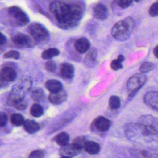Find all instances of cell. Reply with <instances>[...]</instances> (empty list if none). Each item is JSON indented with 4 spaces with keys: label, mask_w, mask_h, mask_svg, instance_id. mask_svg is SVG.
Listing matches in <instances>:
<instances>
[{
    "label": "cell",
    "mask_w": 158,
    "mask_h": 158,
    "mask_svg": "<svg viewBox=\"0 0 158 158\" xmlns=\"http://www.w3.org/2000/svg\"><path fill=\"white\" fill-rule=\"evenodd\" d=\"M50 10L60 27L65 29L77 26L84 12V8L81 4L67 3L62 1L51 2Z\"/></svg>",
    "instance_id": "6da1fadb"
},
{
    "label": "cell",
    "mask_w": 158,
    "mask_h": 158,
    "mask_svg": "<svg viewBox=\"0 0 158 158\" xmlns=\"http://www.w3.org/2000/svg\"><path fill=\"white\" fill-rule=\"evenodd\" d=\"M124 130L127 137L136 143H148L153 136L146 127L139 123H129L125 125Z\"/></svg>",
    "instance_id": "7a4b0ae2"
},
{
    "label": "cell",
    "mask_w": 158,
    "mask_h": 158,
    "mask_svg": "<svg viewBox=\"0 0 158 158\" xmlns=\"http://www.w3.org/2000/svg\"><path fill=\"white\" fill-rule=\"evenodd\" d=\"M135 25L134 19L131 17H127L114 25L111 29V35L117 40L125 41L131 36Z\"/></svg>",
    "instance_id": "3957f363"
},
{
    "label": "cell",
    "mask_w": 158,
    "mask_h": 158,
    "mask_svg": "<svg viewBox=\"0 0 158 158\" xmlns=\"http://www.w3.org/2000/svg\"><path fill=\"white\" fill-rule=\"evenodd\" d=\"M147 76L143 73H136L131 76L127 81V88L130 91L129 98H131L136 92L146 83Z\"/></svg>",
    "instance_id": "277c9868"
},
{
    "label": "cell",
    "mask_w": 158,
    "mask_h": 158,
    "mask_svg": "<svg viewBox=\"0 0 158 158\" xmlns=\"http://www.w3.org/2000/svg\"><path fill=\"white\" fill-rule=\"evenodd\" d=\"M138 123L144 125L153 136H158V118L151 115H143L139 118Z\"/></svg>",
    "instance_id": "5b68a950"
},
{
    "label": "cell",
    "mask_w": 158,
    "mask_h": 158,
    "mask_svg": "<svg viewBox=\"0 0 158 158\" xmlns=\"http://www.w3.org/2000/svg\"><path fill=\"white\" fill-rule=\"evenodd\" d=\"M28 31L33 38L40 41L46 40L49 38V33L48 30L41 24L32 23L28 27Z\"/></svg>",
    "instance_id": "8992f818"
},
{
    "label": "cell",
    "mask_w": 158,
    "mask_h": 158,
    "mask_svg": "<svg viewBox=\"0 0 158 158\" xmlns=\"http://www.w3.org/2000/svg\"><path fill=\"white\" fill-rule=\"evenodd\" d=\"M9 14L15 19L17 25L23 26L27 25L29 22V19L27 14L19 7L16 6L11 7L8 10Z\"/></svg>",
    "instance_id": "52a82bcc"
},
{
    "label": "cell",
    "mask_w": 158,
    "mask_h": 158,
    "mask_svg": "<svg viewBox=\"0 0 158 158\" xmlns=\"http://www.w3.org/2000/svg\"><path fill=\"white\" fill-rule=\"evenodd\" d=\"M111 126V121L108 118L99 116L96 117L93 122L91 127L98 132L103 133L107 131Z\"/></svg>",
    "instance_id": "ba28073f"
},
{
    "label": "cell",
    "mask_w": 158,
    "mask_h": 158,
    "mask_svg": "<svg viewBox=\"0 0 158 158\" xmlns=\"http://www.w3.org/2000/svg\"><path fill=\"white\" fill-rule=\"evenodd\" d=\"M143 100L147 106L158 112V91L147 92L144 95Z\"/></svg>",
    "instance_id": "9c48e42d"
},
{
    "label": "cell",
    "mask_w": 158,
    "mask_h": 158,
    "mask_svg": "<svg viewBox=\"0 0 158 158\" xmlns=\"http://www.w3.org/2000/svg\"><path fill=\"white\" fill-rule=\"evenodd\" d=\"M129 152L133 158H158V153L152 151L131 148Z\"/></svg>",
    "instance_id": "30bf717a"
},
{
    "label": "cell",
    "mask_w": 158,
    "mask_h": 158,
    "mask_svg": "<svg viewBox=\"0 0 158 158\" xmlns=\"http://www.w3.org/2000/svg\"><path fill=\"white\" fill-rule=\"evenodd\" d=\"M30 85V81L28 80L18 83L13 89L12 98H23L24 94L29 89Z\"/></svg>",
    "instance_id": "8fae6325"
},
{
    "label": "cell",
    "mask_w": 158,
    "mask_h": 158,
    "mask_svg": "<svg viewBox=\"0 0 158 158\" xmlns=\"http://www.w3.org/2000/svg\"><path fill=\"white\" fill-rule=\"evenodd\" d=\"M93 14L96 19L104 20L108 17V9L104 4L99 3L94 6L93 9Z\"/></svg>",
    "instance_id": "7c38bea8"
},
{
    "label": "cell",
    "mask_w": 158,
    "mask_h": 158,
    "mask_svg": "<svg viewBox=\"0 0 158 158\" xmlns=\"http://www.w3.org/2000/svg\"><path fill=\"white\" fill-rule=\"evenodd\" d=\"M81 149L77 148L73 144H70L62 146L60 149L59 152L62 157H71L78 155L81 152Z\"/></svg>",
    "instance_id": "4fadbf2b"
},
{
    "label": "cell",
    "mask_w": 158,
    "mask_h": 158,
    "mask_svg": "<svg viewBox=\"0 0 158 158\" xmlns=\"http://www.w3.org/2000/svg\"><path fill=\"white\" fill-rule=\"evenodd\" d=\"M12 40L15 44L22 47H30L33 44L31 40L28 35L22 33L14 35Z\"/></svg>",
    "instance_id": "5bb4252c"
},
{
    "label": "cell",
    "mask_w": 158,
    "mask_h": 158,
    "mask_svg": "<svg viewBox=\"0 0 158 158\" xmlns=\"http://www.w3.org/2000/svg\"><path fill=\"white\" fill-rule=\"evenodd\" d=\"M17 77L16 72L9 67H3L0 71V78L5 81H14Z\"/></svg>",
    "instance_id": "9a60e30c"
},
{
    "label": "cell",
    "mask_w": 158,
    "mask_h": 158,
    "mask_svg": "<svg viewBox=\"0 0 158 158\" xmlns=\"http://www.w3.org/2000/svg\"><path fill=\"white\" fill-rule=\"evenodd\" d=\"M74 48L79 53L84 54L90 48V43L86 38H80L74 43Z\"/></svg>",
    "instance_id": "2e32d148"
},
{
    "label": "cell",
    "mask_w": 158,
    "mask_h": 158,
    "mask_svg": "<svg viewBox=\"0 0 158 158\" xmlns=\"http://www.w3.org/2000/svg\"><path fill=\"white\" fill-rule=\"evenodd\" d=\"M67 94L65 90L62 89L61 91L57 93H52L48 96V99L53 104L58 105L64 102L67 99Z\"/></svg>",
    "instance_id": "e0dca14e"
},
{
    "label": "cell",
    "mask_w": 158,
    "mask_h": 158,
    "mask_svg": "<svg viewBox=\"0 0 158 158\" xmlns=\"http://www.w3.org/2000/svg\"><path fill=\"white\" fill-rule=\"evenodd\" d=\"M97 58V49L96 48H91L89 49L84 59V64L88 67H93L96 64Z\"/></svg>",
    "instance_id": "ac0fdd59"
},
{
    "label": "cell",
    "mask_w": 158,
    "mask_h": 158,
    "mask_svg": "<svg viewBox=\"0 0 158 158\" xmlns=\"http://www.w3.org/2000/svg\"><path fill=\"white\" fill-rule=\"evenodd\" d=\"M60 74L65 79H71L74 75V67L69 63H64L60 67Z\"/></svg>",
    "instance_id": "d6986e66"
},
{
    "label": "cell",
    "mask_w": 158,
    "mask_h": 158,
    "mask_svg": "<svg viewBox=\"0 0 158 158\" xmlns=\"http://www.w3.org/2000/svg\"><path fill=\"white\" fill-rule=\"evenodd\" d=\"M46 89L52 93H57L62 89V83L56 80H49L45 83Z\"/></svg>",
    "instance_id": "ffe728a7"
},
{
    "label": "cell",
    "mask_w": 158,
    "mask_h": 158,
    "mask_svg": "<svg viewBox=\"0 0 158 158\" xmlns=\"http://www.w3.org/2000/svg\"><path fill=\"white\" fill-rule=\"evenodd\" d=\"M84 149L88 154L94 155L99 152L101 147L98 143L94 141H88L85 145Z\"/></svg>",
    "instance_id": "44dd1931"
},
{
    "label": "cell",
    "mask_w": 158,
    "mask_h": 158,
    "mask_svg": "<svg viewBox=\"0 0 158 158\" xmlns=\"http://www.w3.org/2000/svg\"><path fill=\"white\" fill-rule=\"evenodd\" d=\"M23 127L28 133H34L40 129V125L37 122L31 120H26L23 123Z\"/></svg>",
    "instance_id": "7402d4cb"
},
{
    "label": "cell",
    "mask_w": 158,
    "mask_h": 158,
    "mask_svg": "<svg viewBox=\"0 0 158 158\" xmlns=\"http://www.w3.org/2000/svg\"><path fill=\"white\" fill-rule=\"evenodd\" d=\"M70 139V136L69 134L66 132H60L54 138V141L59 146H64L68 144Z\"/></svg>",
    "instance_id": "603a6c76"
},
{
    "label": "cell",
    "mask_w": 158,
    "mask_h": 158,
    "mask_svg": "<svg viewBox=\"0 0 158 158\" xmlns=\"http://www.w3.org/2000/svg\"><path fill=\"white\" fill-rule=\"evenodd\" d=\"M59 51L56 48H49L44 50L42 54L41 57L44 59H51L59 54Z\"/></svg>",
    "instance_id": "cb8c5ba5"
},
{
    "label": "cell",
    "mask_w": 158,
    "mask_h": 158,
    "mask_svg": "<svg viewBox=\"0 0 158 158\" xmlns=\"http://www.w3.org/2000/svg\"><path fill=\"white\" fill-rule=\"evenodd\" d=\"M12 104L19 110H23L27 107V101L23 98H12Z\"/></svg>",
    "instance_id": "d4e9b609"
},
{
    "label": "cell",
    "mask_w": 158,
    "mask_h": 158,
    "mask_svg": "<svg viewBox=\"0 0 158 158\" xmlns=\"http://www.w3.org/2000/svg\"><path fill=\"white\" fill-rule=\"evenodd\" d=\"M30 114L35 117H40L43 114V107L39 104H34L30 109Z\"/></svg>",
    "instance_id": "484cf974"
},
{
    "label": "cell",
    "mask_w": 158,
    "mask_h": 158,
    "mask_svg": "<svg viewBox=\"0 0 158 158\" xmlns=\"http://www.w3.org/2000/svg\"><path fill=\"white\" fill-rule=\"evenodd\" d=\"M87 141H88V140L85 136H80L75 138L73 139L72 144L75 146H76L77 148L82 150L83 149H84L85 145Z\"/></svg>",
    "instance_id": "4316f807"
},
{
    "label": "cell",
    "mask_w": 158,
    "mask_h": 158,
    "mask_svg": "<svg viewBox=\"0 0 158 158\" xmlns=\"http://www.w3.org/2000/svg\"><path fill=\"white\" fill-rule=\"evenodd\" d=\"M11 123L15 126H20L23 125L24 122L23 117L18 113L13 114L10 117Z\"/></svg>",
    "instance_id": "83f0119b"
},
{
    "label": "cell",
    "mask_w": 158,
    "mask_h": 158,
    "mask_svg": "<svg viewBox=\"0 0 158 158\" xmlns=\"http://www.w3.org/2000/svg\"><path fill=\"white\" fill-rule=\"evenodd\" d=\"M109 104L111 109H117L120 107L121 105L120 99L117 96H112L109 98Z\"/></svg>",
    "instance_id": "f1b7e54d"
},
{
    "label": "cell",
    "mask_w": 158,
    "mask_h": 158,
    "mask_svg": "<svg viewBox=\"0 0 158 158\" xmlns=\"http://www.w3.org/2000/svg\"><path fill=\"white\" fill-rule=\"evenodd\" d=\"M154 67V65L152 62H145L140 65V67L139 68V70L141 73L144 74V73H146L152 70Z\"/></svg>",
    "instance_id": "f546056e"
},
{
    "label": "cell",
    "mask_w": 158,
    "mask_h": 158,
    "mask_svg": "<svg viewBox=\"0 0 158 158\" xmlns=\"http://www.w3.org/2000/svg\"><path fill=\"white\" fill-rule=\"evenodd\" d=\"M44 98V93L41 89H36L31 93V98L36 101H40Z\"/></svg>",
    "instance_id": "4dcf8cb0"
},
{
    "label": "cell",
    "mask_w": 158,
    "mask_h": 158,
    "mask_svg": "<svg viewBox=\"0 0 158 158\" xmlns=\"http://www.w3.org/2000/svg\"><path fill=\"white\" fill-rule=\"evenodd\" d=\"M149 14L151 17L158 16V2L153 3L149 9Z\"/></svg>",
    "instance_id": "1f68e13d"
},
{
    "label": "cell",
    "mask_w": 158,
    "mask_h": 158,
    "mask_svg": "<svg viewBox=\"0 0 158 158\" xmlns=\"http://www.w3.org/2000/svg\"><path fill=\"white\" fill-rule=\"evenodd\" d=\"M5 58H13L14 59H18L20 57V54L18 51L15 50H11L6 52L4 55Z\"/></svg>",
    "instance_id": "d6a6232c"
},
{
    "label": "cell",
    "mask_w": 158,
    "mask_h": 158,
    "mask_svg": "<svg viewBox=\"0 0 158 158\" xmlns=\"http://www.w3.org/2000/svg\"><path fill=\"white\" fill-rule=\"evenodd\" d=\"M133 1L131 0H119L117 2V5L122 9L128 8L131 6Z\"/></svg>",
    "instance_id": "836d02e7"
},
{
    "label": "cell",
    "mask_w": 158,
    "mask_h": 158,
    "mask_svg": "<svg viewBox=\"0 0 158 158\" xmlns=\"http://www.w3.org/2000/svg\"><path fill=\"white\" fill-rule=\"evenodd\" d=\"M45 69L49 72H54L56 69V64L52 60H49L45 64Z\"/></svg>",
    "instance_id": "e575fe53"
},
{
    "label": "cell",
    "mask_w": 158,
    "mask_h": 158,
    "mask_svg": "<svg viewBox=\"0 0 158 158\" xmlns=\"http://www.w3.org/2000/svg\"><path fill=\"white\" fill-rule=\"evenodd\" d=\"M44 152L41 150H34L31 152L28 158H43Z\"/></svg>",
    "instance_id": "d590c367"
},
{
    "label": "cell",
    "mask_w": 158,
    "mask_h": 158,
    "mask_svg": "<svg viewBox=\"0 0 158 158\" xmlns=\"http://www.w3.org/2000/svg\"><path fill=\"white\" fill-rule=\"evenodd\" d=\"M110 67L114 70H118L122 68V62L118 60L117 59H114L111 62Z\"/></svg>",
    "instance_id": "8d00e7d4"
},
{
    "label": "cell",
    "mask_w": 158,
    "mask_h": 158,
    "mask_svg": "<svg viewBox=\"0 0 158 158\" xmlns=\"http://www.w3.org/2000/svg\"><path fill=\"white\" fill-rule=\"evenodd\" d=\"M7 122V115L3 112H0V127L5 126Z\"/></svg>",
    "instance_id": "74e56055"
},
{
    "label": "cell",
    "mask_w": 158,
    "mask_h": 158,
    "mask_svg": "<svg viewBox=\"0 0 158 158\" xmlns=\"http://www.w3.org/2000/svg\"><path fill=\"white\" fill-rule=\"evenodd\" d=\"M6 38L5 36L1 33H0V45L4 44L6 43Z\"/></svg>",
    "instance_id": "f35d334b"
},
{
    "label": "cell",
    "mask_w": 158,
    "mask_h": 158,
    "mask_svg": "<svg viewBox=\"0 0 158 158\" xmlns=\"http://www.w3.org/2000/svg\"><path fill=\"white\" fill-rule=\"evenodd\" d=\"M153 53H154V56H155L156 58L158 59V45L156 46L154 48Z\"/></svg>",
    "instance_id": "ab89813d"
},
{
    "label": "cell",
    "mask_w": 158,
    "mask_h": 158,
    "mask_svg": "<svg viewBox=\"0 0 158 158\" xmlns=\"http://www.w3.org/2000/svg\"><path fill=\"white\" fill-rule=\"evenodd\" d=\"M117 59H118V60H120V62H122L125 60V57H124L123 55L120 54V55H119V56L117 57Z\"/></svg>",
    "instance_id": "60d3db41"
},
{
    "label": "cell",
    "mask_w": 158,
    "mask_h": 158,
    "mask_svg": "<svg viewBox=\"0 0 158 158\" xmlns=\"http://www.w3.org/2000/svg\"><path fill=\"white\" fill-rule=\"evenodd\" d=\"M60 158H70V157H61Z\"/></svg>",
    "instance_id": "b9f144b4"
}]
</instances>
